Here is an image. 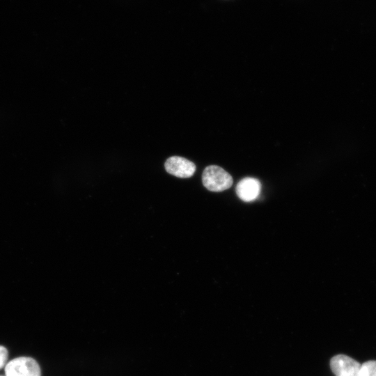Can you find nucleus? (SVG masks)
Masks as SVG:
<instances>
[{
    "label": "nucleus",
    "mask_w": 376,
    "mask_h": 376,
    "mask_svg": "<svg viewBox=\"0 0 376 376\" xmlns=\"http://www.w3.org/2000/svg\"><path fill=\"white\" fill-rule=\"evenodd\" d=\"M8 357V352L7 349L0 345V369L4 367L6 364Z\"/></svg>",
    "instance_id": "0eeeda50"
},
{
    "label": "nucleus",
    "mask_w": 376,
    "mask_h": 376,
    "mask_svg": "<svg viewBox=\"0 0 376 376\" xmlns=\"http://www.w3.org/2000/svg\"><path fill=\"white\" fill-rule=\"evenodd\" d=\"M359 376H376V361H368L361 366Z\"/></svg>",
    "instance_id": "423d86ee"
},
{
    "label": "nucleus",
    "mask_w": 376,
    "mask_h": 376,
    "mask_svg": "<svg viewBox=\"0 0 376 376\" xmlns=\"http://www.w3.org/2000/svg\"><path fill=\"white\" fill-rule=\"evenodd\" d=\"M361 364L344 354L334 356L330 360V368L336 376H359Z\"/></svg>",
    "instance_id": "7ed1b4c3"
},
{
    "label": "nucleus",
    "mask_w": 376,
    "mask_h": 376,
    "mask_svg": "<svg viewBox=\"0 0 376 376\" xmlns=\"http://www.w3.org/2000/svg\"><path fill=\"white\" fill-rule=\"evenodd\" d=\"M164 167L169 173L181 178L191 177L196 171L194 163L179 156L168 158L165 162Z\"/></svg>",
    "instance_id": "20e7f679"
},
{
    "label": "nucleus",
    "mask_w": 376,
    "mask_h": 376,
    "mask_svg": "<svg viewBox=\"0 0 376 376\" xmlns=\"http://www.w3.org/2000/svg\"><path fill=\"white\" fill-rule=\"evenodd\" d=\"M202 182L209 191L219 192L229 189L233 180L232 176L221 167L210 165L204 169Z\"/></svg>",
    "instance_id": "f257e3e1"
},
{
    "label": "nucleus",
    "mask_w": 376,
    "mask_h": 376,
    "mask_svg": "<svg viewBox=\"0 0 376 376\" xmlns=\"http://www.w3.org/2000/svg\"><path fill=\"white\" fill-rule=\"evenodd\" d=\"M260 189L261 184L258 179L246 177L237 183L236 194L243 201L251 202L258 196Z\"/></svg>",
    "instance_id": "39448f33"
},
{
    "label": "nucleus",
    "mask_w": 376,
    "mask_h": 376,
    "mask_svg": "<svg viewBox=\"0 0 376 376\" xmlns=\"http://www.w3.org/2000/svg\"><path fill=\"white\" fill-rule=\"evenodd\" d=\"M6 376H40V368L37 361L27 357H20L10 361L5 366Z\"/></svg>",
    "instance_id": "f03ea898"
},
{
    "label": "nucleus",
    "mask_w": 376,
    "mask_h": 376,
    "mask_svg": "<svg viewBox=\"0 0 376 376\" xmlns=\"http://www.w3.org/2000/svg\"><path fill=\"white\" fill-rule=\"evenodd\" d=\"M0 376H3V375H0Z\"/></svg>",
    "instance_id": "6e6552de"
}]
</instances>
